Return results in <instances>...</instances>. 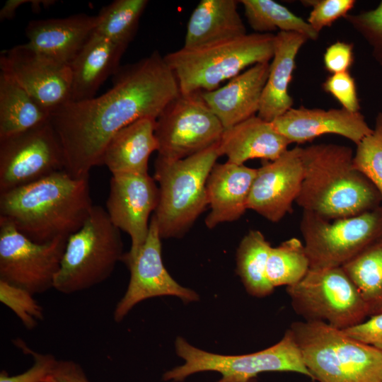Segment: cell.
Returning <instances> with one entry per match:
<instances>
[{"label": "cell", "instance_id": "7402d4cb", "mask_svg": "<svg viewBox=\"0 0 382 382\" xmlns=\"http://www.w3.org/2000/svg\"><path fill=\"white\" fill-rule=\"evenodd\" d=\"M127 46L113 42L94 30L69 64L71 86L69 102L91 99L120 66Z\"/></svg>", "mask_w": 382, "mask_h": 382}, {"label": "cell", "instance_id": "4dcf8cb0", "mask_svg": "<svg viewBox=\"0 0 382 382\" xmlns=\"http://www.w3.org/2000/svg\"><path fill=\"white\" fill-rule=\"evenodd\" d=\"M147 0H115L101 8L95 31L126 46L133 40Z\"/></svg>", "mask_w": 382, "mask_h": 382}, {"label": "cell", "instance_id": "4316f807", "mask_svg": "<svg viewBox=\"0 0 382 382\" xmlns=\"http://www.w3.org/2000/svg\"><path fill=\"white\" fill-rule=\"evenodd\" d=\"M51 113L14 79L0 72V139L50 121Z\"/></svg>", "mask_w": 382, "mask_h": 382}, {"label": "cell", "instance_id": "60d3db41", "mask_svg": "<svg viewBox=\"0 0 382 382\" xmlns=\"http://www.w3.org/2000/svg\"><path fill=\"white\" fill-rule=\"evenodd\" d=\"M51 382H90L83 368L72 360H58Z\"/></svg>", "mask_w": 382, "mask_h": 382}, {"label": "cell", "instance_id": "b9f144b4", "mask_svg": "<svg viewBox=\"0 0 382 382\" xmlns=\"http://www.w3.org/2000/svg\"><path fill=\"white\" fill-rule=\"evenodd\" d=\"M30 0H8L0 11V20L12 18L17 9L23 4L30 3Z\"/></svg>", "mask_w": 382, "mask_h": 382}, {"label": "cell", "instance_id": "836d02e7", "mask_svg": "<svg viewBox=\"0 0 382 382\" xmlns=\"http://www.w3.org/2000/svg\"><path fill=\"white\" fill-rule=\"evenodd\" d=\"M0 301L9 308L29 330L43 319V310L33 294L17 286L0 280Z\"/></svg>", "mask_w": 382, "mask_h": 382}, {"label": "cell", "instance_id": "f35d334b", "mask_svg": "<svg viewBox=\"0 0 382 382\" xmlns=\"http://www.w3.org/2000/svg\"><path fill=\"white\" fill-rule=\"evenodd\" d=\"M353 62V44L344 41L328 46L323 55L324 66L332 74L348 71Z\"/></svg>", "mask_w": 382, "mask_h": 382}, {"label": "cell", "instance_id": "1f68e13d", "mask_svg": "<svg viewBox=\"0 0 382 382\" xmlns=\"http://www.w3.org/2000/svg\"><path fill=\"white\" fill-rule=\"evenodd\" d=\"M309 269L310 261L304 244L299 239L291 238L277 247H271L266 276L274 288L296 284Z\"/></svg>", "mask_w": 382, "mask_h": 382}, {"label": "cell", "instance_id": "3957f363", "mask_svg": "<svg viewBox=\"0 0 382 382\" xmlns=\"http://www.w3.org/2000/svg\"><path fill=\"white\" fill-rule=\"evenodd\" d=\"M347 146L317 144L302 148L303 180L296 199L303 211L328 220L349 217L375 209L382 197L353 164Z\"/></svg>", "mask_w": 382, "mask_h": 382}, {"label": "cell", "instance_id": "ac0fdd59", "mask_svg": "<svg viewBox=\"0 0 382 382\" xmlns=\"http://www.w3.org/2000/svg\"><path fill=\"white\" fill-rule=\"evenodd\" d=\"M271 122L291 144L311 141L319 136L332 134L345 137L357 145L373 130L360 112H350L342 108H291Z\"/></svg>", "mask_w": 382, "mask_h": 382}, {"label": "cell", "instance_id": "6da1fadb", "mask_svg": "<svg viewBox=\"0 0 382 382\" xmlns=\"http://www.w3.org/2000/svg\"><path fill=\"white\" fill-rule=\"evenodd\" d=\"M180 93L174 73L154 51L120 66L105 93L54 110L50 122L63 148L64 170L76 178H89L117 132L144 117L157 119Z\"/></svg>", "mask_w": 382, "mask_h": 382}, {"label": "cell", "instance_id": "8d00e7d4", "mask_svg": "<svg viewBox=\"0 0 382 382\" xmlns=\"http://www.w3.org/2000/svg\"><path fill=\"white\" fill-rule=\"evenodd\" d=\"M304 5L312 6L306 20L313 30L319 33L325 27L340 18H344L354 6V0H311L302 1Z\"/></svg>", "mask_w": 382, "mask_h": 382}, {"label": "cell", "instance_id": "277c9868", "mask_svg": "<svg viewBox=\"0 0 382 382\" xmlns=\"http://www.w3.org/2000/svg\"><path fill=\"white\" fill-rule=\"evenodd\" d=\"M289 329L313 380L382 382V350L324 322H294Z\"/></svg>", "mask_w": 382, "mask_h": 382}, {"label": "cell", "instance_id": "d4e9b609", "mask_svg": "<svg viewBox=\"0 0 382 382\" xmlns=\"http://www.w3.org/2000/svg\"><path fill=\"white\" fill-rule=\"evenodd\" d=\"M156 120L144 117L117 132L105 149L101 165H105L112 175L147 173L149 157L158 149Z\"/></svg>", "mask_w": 382, "mask_h": 382}, {"label": "cell", "instance_id": "30bf717a", "mask_svg": "<svg viewBox=\"0 0 382 382\" xmlns=\"http://www.w3.org/2000/svg\"><path fill=\"white\" fill-rule=\"evenodd\" d=\"M303 211L300 231L310 268L342 267L382 238V206L330 222Z\"/></svg>", "mask_w": 382, "mask_h": 382}, {"label": "cell", "instance_id": "f1b7e54d", "mask_svg": "<svg viewBox=\"0 0 382 382\" xmlns=\"http://www.w3.org/2000/svg\"><path fill=\"white\" fill-rule=\"evenodd\" d=\"M270 243L258 230H250L242 238L236 251V272L246 291L264 297L274 291L266 276Z\"/></svg>", "mask_w": 382, "mask_h": 382}, {"label": "cell", "instance_id": "44dd1931", "mask_svg": "<svg viewBox=\"0 0 382 382\" xmlns=\"http://www.w3.org/2000/svg\"><path fill=\"white\" fill-rule=\"evenodd\" d=\"M97 16L79 13L65 18L30 21L25 28L28 43L62 64H70L94 32Z\"/></svg>", "mask_w": 382, "mask_h": 382}, {"label": "cell", "instance_id": "9c48e42d", "mask_svg": "<svg viewBox=\"0 0 382 382\" xmlns=\"http://www.w3.org/2000/svg\"><path fill=\"white\" fill-rule=\"evenodd\" d=\"M286 292L294 311L306 321L343 330L369 316L358 289L342 267L310 268L301 280L286 286Z\"/></svg>", "mask_w": 382, "mask_h": 382}, {"label": "cell", "instance_id": "d6986e66", "mask_svg": "<svg viewBox=\"0 0 382 382\" xmlns=\"http://www.w3.org/2000/svg\"><path fill=\"white\" fill-rule=\"evenodd\" d=\"M269 71L270 62L257 64L230 79L224 86L200 92L224 129L258 112Z\"/></svg>", "mask_w": 382, "mask_h": 382}, {"label": "cell", "instance_id": "cb8c5ba5", "mask_svg": "<svg viewBox=\"0 0 382 382\" xmlns=\"http://www.w3.org/2000/svg\"><path fill=\"white\" fill-rule=\"evenodd\" d=\"M308 38L294 32L279 31L275 35L274 55L264 87L257 116L272 122L292 108L289 86L296 66V58Z\"/></svg>", "mask_w": 382, "mask_h": 382}, {"label": "cell", "instance_id": "5bb4252c", "mask_svg": "<svg viewBox=\"0 0 382 382\" xmlns=\"http://www.w3.org/2000/svg\"><path fill=\"white\" fill-rule=\"evenodd\" d=\"M158 199V187L148 173L112 175L106 212L112 223L131 238L130 250L122 260L126 265L137 257L146 240L149 219Z\"/></svg>", "mask_w": 382, "mask_h": 382}, {"label": "cell", "instance_id": "d6a6232c", "mask_svg": "<svg viewBox=\"0 0 382 382\" xmlns=\"http://www.w3.org/2000/svg\"><path fill=\"white\" fill-rule=\"evenodd\" d=\"M353 164L374 185L382 197V112L376 115L372 132L357 145Z\"/></svg>", "mask_w": 382, "mask_h": 382}, {"label": "cell", "instance_id": "7bdbcfd3", "mask_svg": "<svg viewBox=\"0 0 382 382\" xmlns=\"http://www.w3.org/2000/svg\"><path fill=\"white\" fill-rule=\"evenodd\" d=\"M246 382H257V377H256V378H251V379L248 380V381H246Z\"/></svg>", "mask_w": 382, "mask_h": 382}, {"label": "cell", "instance_id": "ba28073f", "mask_svg": "<svg viewBox=\"0 0 382 382\" xmlns=\"http://www.w3.org/2000/svg\"><path fill=\"white\" fill-rule=\"evenodd\" d=\"M175 351L184 359L163 376L164 381L180 382L194 374L216 371L221 375L217 382H246L267 371H291L312 379L301 352L289 328L279 342L263 350L241 355H221L208 352L190 345L185 339H176Z\"/></svg>", "mask_w": 382, "mask_h": 382}, {"label": "cell", "instance_id": "484cf974", "mask_svg": "<svg viewBox=\"0 0 382 382\" xmlns=\"http://www.w3.org/2000/svg\"><path fill=\"white\" fill-rule=\"evenodd\" d=\"M238 1L201 0L187 25L183 48L194 49L247 34Z\"/></svg>", "mask_w": 382, "mask_h": 382}, {"label": "cell", "instance_id": "8fae6325", "mask_svg": "<svg viewBox=\"0 0 382 382\" xmlns=\"http://www.w3.org/2000/svg\"><path fill=\"white\" fill-rule=\"evenodd\" d=\"M224 131L200 92L180 93L156 120L158 155L171 160L185 158L218 144Z\"/></svg>", "mask_w": 382, "mask_h": 382}, {"label": "cell", "instance_id": "5b68a950", "mask_svg": "<svg viewBox=\"0 0 382 382\" xmlns=\"http://www.w3.org/2000/svg\"><path fill=\"white\" fill-rule=\"evenodd\" d=\"M275 35L253 33L194 49L180 48L163 56L181 94L212 91L249 66L270 62Z\"/></svg>", "mask_w": 382, "mask_h": 382}, {"label": "cell", "instance_id": "52a82bcc", "mask_svg": "<svg viewBox=\"0 0 382 382\" xmlns=\"http://www.w3.org/2000/svg\"><path fill=\"white\" fill-rule=\"evenodd\" d=\"M124 254L120 229L103 207L93 205L81 228L67 238L53 288L64 294L90 289L111 275Z\"/></svg>", "mask_w": 382, "mask_h": 382}, {"label": "cell", "instance_id": "4fadbf2b", "mask_svg": "<svg viewBox=\"0 0 382 382\" xmlns=\"http://www.w3.org/2000/svg\"><path fill=\"white\" fill-rule=\"evenodd\" d=\"M61 142L50 120L0 139V192L64 170Z\"/></svg>", "mask_w": 382, "mask_h": 382}, {"label": "cell", "instance_id": "ab89813d", "mask_svg": "<svg viewBox=\"0 0 382 382\" xmlns=\"http://www.w3.org/2000/svg\"><path fill=\"white\" fill-rule=\"evenodd\" d=\"M343 331L355 340L382 350V313Z\"/></svg>", "mask_w": 382, "mask_h": 382}, {"label": "cell", "instance_id": "603a6c76", "mask_svg": "<svg viewBox=\"0 0 382 382\" xmlns=\"http://www.w3.org/2000/svg\"><path fill=\"white\" fill-rule=\"evenodd\" d=\"M290 141L279 134L271 122L253 116L224 129L218 144L219 156L243 165L253 158L274 161L288 149Z\"/></svg>", "mask_w": 382, "mask_h": 382}, {"label": "cell", "instance_id": "2e32d148", "mask_svg": "<svg viewBox=\"0 0 382 382\" xmlns=\"http://www.w3.org/2000/svg\"><path fill=\"white\" fill-rule=\"evenodd\" d=\"M161 240L157 223L152 215L144 245L137 257L127 264L130 280L127 291L114 310L113 318L116 323L122 321L138 303L149 298L175 296L186 303L198 300L195 291L177 283L165 268Z\"/></svg>", "mask_w": 382, "mask_h": 382}, {"label": "cell", "instance_id": "e575fe53", "mask_svg": "<svg viewBox=\"0 0 382 382\" xmlns=\"http://www.w3.org/2000/svg\"><path fill=\"white\" fill-rule=\"evenodd\" d=\"M370 45L371 54L382 66V1L372 10L343 18Z\"/></svg>", "mask_w": 382, "mask_h": 382}, {"label": "cell", "instance_id": "74e56055", "mask_svg": "<svg viewBox=\"0 0 382 382\" xmlns=\"http://www.w3.org/2000/svg\"><path fill=\"white\" fill-rule=\"evenodd\" d=\"M322 88L337 100L342 108L350 112H359L356 83L349 71L331 74L323 83Z\"/></svg>", "mask_w": 382, "mask_h": 382}, {"label": "cell", "instance_id": "f546056e", "mask_svg": "<svg viewBox=\"0 0 382 382\" xmlns=\"http://www.w3.org/2000/svg\"><path fill=\"white\" fill-rule=\"evenodd\" d=\"M244 8L245 16L250 28L257 33H271L279 30L294 32L316 40V33L308 22L291 12L286 6L273 0L238 1Z\"/></svg>", "mask_w": 382, "mask_h": 382}, {"label": "cell", "instance_id": "e0dca14e", "mask_svg": "<svg viewBox=\"0 0 382 382\" xmlns=\"http://www.w3.org/2000/svg\"><path fill=\"white\" fill-rule=\"evenodd\" d=\"M302 147L287 149L274 161L257 168L250 192L248 209L272 222H278L291 212L292 204L303 180Z\"/></svg>", "mask_w": 382, "mask_h": 382}, {"label": "cell", "instance_id": "83f0119b", "mask_svg": "<svg viewBox=\"0 0 382 382\" xmlns=\"http://www.w3.org/2000/svg\"><path fill=\"white\" fill-rule=\"evenodd\" d=\"M342 267L358 289L369 316L382 313V238Z\"/></svg>", "mask_w": 382, "mask_h": 382}, {"label": "cell", "instance_id": "9a60e30c", "mask_svg": "<svg viewBox=\"0 0 382 382\" xmlns=\"http://www.w3.org/2000/svg\"><path fill=\"white\" fill-rule=\"evenodd\" d=\"M0 69L51 112L70 100L69 64L47 57L28 42L1 51Z\"/></svg>", "mask_w": 382, "mask_h": 382}, {"label": "cell", "instance_id": "d590c367", "mask_svg": "<svg viewBox=\"0 0 382 382\" xmlns=\"http://www.w3.org/2000/svg\"><path fill=\"white\" fill-rule=\"evenodd\" d=\"M15 344L28 354H30L34 363L28 370L18 375L10 376L6 371L0 372V382H51L52 373L58 360L50 354L35 352L20 340Z\"/></svg>", "mask_w": 382, "mask_h": 382}, {"label": "cell", "instance_id": "7a4b0ae2", "mask_svg": "<svg viewBox=\"0 0 382 382\" xmlns=\"http://www.w3.org/2000/svg\"><path fill=\"white\" fill-rule=\"evenodd\" d=\"M93 207L88 178H76L64 170L0 192V217L38 243L76 232Z\"/></svg>", "mask_w": 382, "mask_h": 382}, {"label": "cell", "instance_id": "7c38bea8", "mask_svg": "<svg viewBox=\"0 0 382 382\" xmlns=\"http://www.w3.org/2000/svg\"><path fill=\"white\" fill-rule=\"evenodd\" d=\"M67 238L35 243L0 217V280L33 295L53 288Z\"/></svg>", "mask_w": 382, "mask_h": 382}, {"label": "cell", "instance_id": "ffe728a7", "mask_svg": "<svg viewBox=\"0 0 382 382\" xmlns=\"http://www.w3.org/2000/svg\"><path fill=\"white\" fill-rule=\"evenodd\" d=\"M257 168L226 161L215 163L207 180L206 192L210 212L207 228L238 220L248 209V201Z\"/></svg>", "mask_w": 382, "mask_h": 382}, {"label": "cell", "instance_id": "8992f818", "mask_svg": "<svg viewBox=\"0 0 382 382\" xmlns=\"http://www.w3.org/2000/svg\"><path fill=\"white\" fill-rule=\"evenodd\" d=\"M218 144L180 160L158 155L154 178L159 199L153 216L161 238L183 236L205 210L207 180L220 157Z\"/></svg>", "mask_w": 382, "mask_h": 382}]
</instances>
